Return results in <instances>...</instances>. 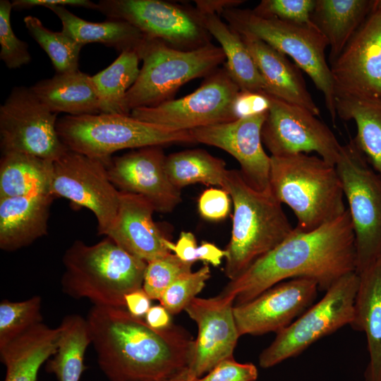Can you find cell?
Segmentation results:
<instances>
[{
    "label": "cell",
    "mask_w": 381,
    "mask_h": 381,
    "mask_svg": "<svg viewBox=\"0 0 381 381\" xmlns=\"http://www.w3.org/2000/svg\"><path fill=\"white\" fill-rule=\"evenodd\" d=\"M86 320L98 365L110 381H170L188 365L194 340L181 327L155 329L126 308L100 306Z\"/></svg>",
    "instance_id": "6da1fadb"
},
{
    "label": "cell",
    "mask_w": 381,
    "mask_h": 381,
    "mask_svg": "<svg viewBox=\"0 0 381 381\" xmlns=\"http://www.w3.org/2000/svg\"><path fill=\"white\" fill-rule=\"evenodd\" d=\"M356 245L348 210L336 219L310 231L293 233L259 258L225 286L219 294L248 302L287 279L314 280L326 291L344 275L356 272Z\"/></svg>",
    "instance_id": "7a4b0ae2"
},
{
    "label": "cell",
    "mask_w": 381,
    "mask_h": 381,
    "mask_svg": "<svg viewBox=\"0 0 381 381\" xmlns=\"http://www.w3.org/2000/svg\"><path fill=\"white\" fill-rule=\"evenodd\" d=\"M62 260L64 294L94 306L123 308L125 295L143 287L147 266L107 236L94 245L75 241Z\"/></svg>",
    "instance_id": "3957f363"
},
{
    "label": "cell",
    "mask_w": 381,
    "mask_h": 381,
    "mask_svg": "<svg viewBox=\"0 0 381 381\" xmlns=\"http://www.w3.org/2000/svg\"><path fill=\"white\" fill-rule=\"evenodd\" d=\"M221 188L229 193L234 205L224 271L231 280L288 238L294 228L270 188L253 189L239 170L227 169Z\"/></svg>",
    "instance_id": "277c9868"
},
{
    "label": "cell",
    "mask_w": 381,
    "mask_h": 381,
    "mask_svg": "<svg viewBox=\"0 0 381 381\" xmlns=\"http://www.w3.org/2000/svg\"><path fill=\"white\" fill-rule=\"evenodd\" d=\"M270 158V190L293 211L297 229L313 231L345 212V196L335 165L305 153Z\"/></svg>",
    "instance_id": "5b68a950"
},
{
    "label": "cell",
    "mask_w": 381,
    "mask_h": 381,
    "mask_svg": "<svg viewBox=\"0 0 381 381\" xmlns=\"http://www.w3.org/2000/svg\"><path fill=\"white\" fill-rule=\"evenodd\" d=\"M56 131L70 150L102 161L124 149L195 143L190 131H176L140 121L131 114L66 115L57 120Z\"/></svg>",
    "instance_id": "8992f818"
},
{
    "label": "cell",
    "mask_w": 381,
    "mask_h": 381,
    "mask_svg": "<svg viewBox=\"0 0 381 381\" xmlns=\"http://www.w3.org/2000/svg\"><path fill=\"white\" fill-rule=\"evenodd\" d=\"M222 15L226 23L239 34L259 39L291 58L322 93L327 110L335 122L336 95L325 56L329 43L313 23L298 24L263 17L255 14L252 9L238 7L228 8Z\"/></svg>",
    "instance_id": "52a82bcc"
},
{
    "label": "cell",
    "mask_w": 381,
    "mask_h": 381,
    "mask_svg": "<svg viewBox=\"0 0 381 381\" xmlns=\"http://www.w3.org/2000/svg\"><path fill=\"white\" fill-rule=\"evenodd\" d=\"M138 54L143 64L125 97L128 115L134 109L156 107L174 99L182 85L207 77L226 61L221 47L212 43L192 51H181L145 38Z\"/></svg>",
    "instance_id": "ba28073f"
},
{
    "label": "cell",
    "mask_w": 381,
    "mask_h": 381,
    "mask_svg": "<svg viewBox=\"0 0 381 381\" xmlns=\"http://www.w3.org/2000/svg\"><path fill=\"white\" fill-rule=\"evenodd\" d=\"M351 217L356 245V272L361 274L381 255V176L353 139L341 145L335 164Z\"/></svg>",
    "instance_id": "9c48e42d"
},
{
    "label": "cell",
    "mask_w": 381,
    "mask_h": 381,
    "mask_svg": "<svg viewBox=\"0 0 381 381\" xmlns=\"http://www.w3.org/2000/svg\"><path fill=\"white\" fill-rule=\"evenodd\" d=\"M360 277L350 272L326 291L295 321L277 334L272 344L259 356L261 368H271L295 357L314 342L351 324Z\"/></svg>",
    "instance_id": "30bf717a"
},
{
    "label": "cell",
    "mask_w": 381,
    "mask_h": 381,
    "mask_svg": "<svg viewBox=\"0 0 381 381\" xmlns=\"http://www.w3.org/2000/svg\"><path fill=\"white\" fill-rule=\"evenodd\" d=\"M97 5L108 18L126 21L145 38L173 49L192 51L212 43L195 7L163 0H101Z\"/></svg>",
    "instance_id": "8fae6325"
},
{
    "label": "cell",
    "mask_w": 381,
    "mask_h": 381,
    "mask_svg": "<svg viewBox=\"0 0 381 381\" xmlns=\"http://www.w3.org/2000/svg\"><path fill=\"white\" fill-rule=\"evenodd\" d=\"M240 91L224 66L205 77L189 95L156 107L134 109L131 115L140 121L176 131L231 122L238 119L235 102Z\"/></svg>",
    "instance_id": "7c38bea8"
},
{
    "label": "cell",
    "mask_w": 381,
    "mask_h": 381,
    "mask_svg": "<svg viewBox=\"0 0 381 381\" xmlns=\"http://www.w3.org/2000/svg\"><path fill=\"white\" fill-rule=\"evenodd\" d=\"M56 115L30 87H14L0 106L1 154L20 152L57 159L68 149L58 135Z\"/></svg>",
    "instance_id": "4fadbf2b"
},
{
    "label": "cell",
    "mask_w": 381,
    "mask_h": 381,
    "mask_svg": "<svg viewBox=\"0 0 381 381\" xmlns=\"http://www.w3.org/2000/svg\"><path fill=\"white\" fill-rule=\"evenodd\" d=\"M49 192L90 210L98 234L106 236L117 214L120 191L109 180L104 162L68 150L53 162Z\"/></svg>",
    "instance_id": "5bb4252c"
},
{
    "label": "cell",
    "mask_w": 381,
    "mask_h": 381,
    "mask_svg": "<svg viewBox=\"0 0 381 381\" xmlns=\"http://www.w3.org/2000/svg\"><path fill=\"white\" fill-rule=\"evenodd\" d=\"M268 96L270 107L261 135L271 156L315 152L335 165L341 145L331 129L308 109Z\"/></svg>",
    "instance_id": "9a60e30c"
},
{
    "label": "cell",
    "mask_w": 381,
    "mask_h": 381,
    "mask_svg": "<svg viewBox=\"0 0 381 381\" xmlns=\"http://www.w3.org/2000/svg\"><path fill=\"white\" fill-rule=\"evenodd\" d=\"M329 67L336 98L381 102V10L373 8Z\"/></svg>",
    "instance_id": "2e32d148"
},
{
    "label": "cell",
    "mask_w": 381,
    "mask_h": 381,
    "mask_svg": "<svg viewBox=\"0 0 381 381\" xmlns=\"http://www.w3.org/2000/svg\"><path fill=\"white\" fill-rule=\"evenodd\" d=\"M234 298L219 294L194 298L186 307L198 325V333L186 368L176 376L193 380L203 376L220 362L233 358L240 335L234 316Z\"/></svg>",
    "instance_id": "e0dca14e"
},
{
    "label": "cell",
    "mask_w": 381,
    "mask_h": 381,
    "mask_svg": "<svg viewBox=\"0 0 381 381\" xmlns=\"http://www.w3.org/2000/svg\"><path fill=\"white\" fill-rule=\"evenodd\" d=\"M318 290L314 280L295 278L278 283L248 302L234 305L238 334L279 333L311 306Z\"/></svg>",
    "instance_id": "ac0fdd59"
},
{
    "label": "cell",
    "mask_w": 381,
    "mask_h": 381,
    "mask_svg": "<svg viewBox=\"0 0 381 381\" xmlns=\"http://www.w3.org/2000/svg\"><path fill=\"white\" fill-rule=\"evenodd\" d=\"M267 112L190 131L196 143L220 148L240 164L244 181L253 189L270 188V156L263 149L262 128Z\"/></svg>",
    "instance_id": "d6986e66"
},
{
    "label": "cell",
    "mask_w": 381,
    "mask_h": 381,
    "mask_svg": "<svg viewBox=\"0 0 381 381\" xmlns=\"http://www.w3.org/2000/svg\"><path fill=\"white\" fill-rule=\"evenodd\" d=\"M162 146L138 148L106 164L112 184L119 190L141 195L155 212H171L181 202L180 190L170 181Z\"/></svg>",
    "instance_id": "ffe728a7"
},
{
    "label": "cell",
    "mask_w": 381,
    "mask_h": 381,
    "mask_svg": "<svg viewBox=\"0 0 381 381\" xmlns=\"http://www.w3.org/2000/svg\"><path fill=\"white\" fill-rule=\"evenodd\" d=\"M155 212L144 197L120 191L114 222L106 234L130 254L148 262L170 253L167 239L152 219Z\"/></svg>",
    "instance_id": "44dd1931"
},
{
    "label": "cell",
    "mask_w": 381,
    "mask_h": 381,
    "mask_svg": "<svg viewBox=\"0 0 381 381\" xmlns=\"http://www.w3.org/2000/svg\"><path fill=\"white\" fill-rule=\"evenodd\" d=\"M241 35L262 77L265 92L320 116V110L307 88L301 69L265 42L250 35Z\"/></svg>",
    "instance_id": "7402d4cb"
},
{
    "label": "cell",
    "mask_w": 381,
    "mask_h": 381,
    "mask_svg": "<svg viewBox=\"0 0 381 381\" xmlns=\"http://www.w3.org/2000/svg\"><path fill=\"white\" fill-rule=\"evenodd\" d=\"M52 194L0 198V248L14 251L47 234Z\"/></svg>",
    "instance_id": "603a6c76"
},
{
    "label": "cell",
    "mask_w": 381,
    "mask_h": 381,
    "mask_svg": "<svg viewBox=\"0 0 381 381\" xmlns=\"http://www.w3.org/2000/svg\"><path fill=\"white\" fill-rule=\"evenodd\" d=\"M358 275L350 326L366 335L370 361L365 372V381H381V255Z\"/></svg>",
    "instance_id": "cb8c5ba5"
},
{
    "label": "cell",
    "mask_w": 381,
    "mask_h": 381,
    "mask_svg": "<svg viewBox=\"0 0 381 381\" xmlns=\"http://www.w3.org/2000/svg\"><path fill=\"white\" fill-rule=\"evenodd\" d=\"M59 328L39 323L0 348L4 381H37L41 365L56 351Z\"/></svg>",
    "instance_id": "d4e9b609"
},
{
    "label": "cell",
    "mask_w": 381,
    "mask_h": 381,
    "mask_svg": "<svg viewBox=\"0 0 381 381\" xmlns=\"http://www.w3.org/2000/svg\"><path fill=\"white\" fill-rule=\"evenodd\" d=\"M37 97L53 113L71 116L100 114L99 101L92 75L80 71L56 73L30 87Z\"/></svg>",
    "instance_id": "484cf974"
},
{
    "label": "cell",
    "mask_w": 381,
    "mask_h": 381,
    "mask_svg": "<svg viewBox=\"0 0 381 381\" xmlns=\"http://www.w3.org/2000/svg\"><path fill=\"white\" fill-rule=\"evenodd\" d=\"M373 8V0H316L311 18L328 41L329 64L339 56Z\"/></svg>",
    "instance_id": "4316f807"
},
{
    "label": "cell",
    "mask_w": 381,
    "mask_h": 381,
    "mask_svg": "<svg viewBox=\"0 0 381 381\" xmlns=\"http://www.w3.org/2000/svg\"><path fill=\"white\" fill-rule=\"evenodd\" d=\"M61 20L62 30L76 42L85 45L99 43L122 52L135 50L138 52L145 37L129 23L119 20L94 23L80 18L64 6L48 8Z\"/></svg>",
    "instance_id": "83f0119b"
},
{
    "label": "cell",
    "mask_w": 381,
    "mask_h": 381,
    "mask_svg": "<svg viewBox=\"0 0 381 381\" xmlns=\"http://www.w3.org/2000/svg\"><path fill=\"white\" fill-rule=\"evenodd\" d=\"M201 14L205 28L218 41L225 54L224 66L240 90L265 92L262 77L241 35L219 16Z\"/></svg>",
    "instance_id": "f1b7e54d"
},
{
    "label": "cell",
    "mask_w": 381,
    "mask_h": 381,
    "mask_svg": "<svg viewBox=\"0 0 381 381\" xmlns=\"http://www.w3.org/2000/svg\"><path fill=\"white\" fill-rule=\"evenodd\" d=\"M52 164L25 153L1 154L0 198L50 194Z\"/></svg>",
    "instance_id": "f546056e"
},
{
    "label": "cell",
    "mask_w": 381,
    "mask_h": 381,
    "mask_svg": "<svg viewBox=\"0 0 381 381\" xmlns=\"http://www.w3.org/2000/svg\"><path fill=\"white\" fill-rule=\"evenodd\" d=\"M59 328L57 349L47 361L46 370L54 373L58 381H79L85 368V353L91 344L87 320L80 315H68Z\"/></svg>",
    "instance_id": "4dcf8cb0"
},
{
    "label": "cell",
    "mask_w": 381,
    "mask_h": 381,
    "mask_svg": "<svg viewBox=\"0 0 381 381\" xmlns=\"http://www.w3.org/2000/svg\"><path fill=\"white\" fill-rule=\"evenodd\" d=\"M336 110L341 119L355 121L357 134L353 140L381 176V102L337 97Z\"/></svg>",
    "instance_id": "1f68e13d"
},
{
    "label": "cell",
    "mask_w": 381,
    "mask_h": 381,
    "mask_svg": "<svg viewBox=\"0 0 381 381\" xmlns=\"http://www.w3.org/2000/svg\"><path fill=\"white\" fill-rule=\"evenodd\" d=\"M140 61L136 51H123L108 67L92 75L101 113L128 115L124 99L139 75Z\"/></svg>",
    "instance_id": "d6a6232c"
},
{
    "label": "cell",
    "mask_w": 381,
    "mask_h": 381,
    "mask_svg": "<svg viewBox=\"0 0 381 381\" xmlns=\"http://www.w3.org/2000/svg\"><path fill=\"white\" fill-rule=\"evenodd\" d=\"M165 169L171 183L179 190L201 183L222 186L226 164L202 149L188 150L166 157Z\"/></svg>",
    "instance_id": "836d02e7"
},
{
    "label": "cell",
    "mask_w": 381,
    "mask_h": 381,
    "mask_svg": "<svg viewBox=\"0 0 381 381\" xmlns=\"http://www.w3.org/2000/svg\"><path fill=\"white\" fill-rule=\"evenodd\" d=\"M24 23L30 36L49 56L56 73L78 70L79 56L83 44L63 31L55 32L47 28L36 17H25Z\"/></svg>",
    "instance_id": "e575fe53"
},
{
    "label": "cell",
    "mask_w": 381,
    "mask_h": 381,
    "mask_svg": "<svg viewBox=\"0 0 381 381\" xmlns=\"http://www.w3.org/2000/svg\"><path fill=\"white\" fill-rule=\"evenodd\" d=\"M42 299L39 296L0 303V348L20 336L33 326L42 322Z\"/></svg>",
    "instance_id": "d590c367"
},
{
    "label": "cell",
    "mask_w": 381,
    "mask_h": 381,
    "mask_svg": "<svg viewBox=\"0 0 381 381\" xmlns=\"http://www.w3.org/2000/svg\"><path fill=\"white\" fill-rule=\"evenodd\" d=\"M192 263L182 261L171 253L147 262L143 289L152 300H159L179 277L191 272Z\"/></svg>",
    "instance_id": "8d00e7d4"
},
{
    "label": "cell",
    "mask_w": 381,
    "mask_h": 381,
    "mask_svg": "<svg viewBox=\"0 0 381 381\" xmlns=\"http://www.w3.org/2000/svg\"><path fill=\"white\" fill-rule=\"evenodd\" d=\"M210 277V270L207 265L196 272L181 276L164 291L159 299L160 304L171 315L180 313L202 290Z\"/></svg>",
    "instance_id": "74e56055"
},
{
    "label": "cell",
    "mask_w": 381,
    "mask_h": 381,
    "mask_svg": "<svg viewBox=\"0 0 381 381\" xmlns=\"http://www.w3.org/2000/svg\"><path fill=\"white\" fill-rule=\"evenodd\" d=\"M12 3L0 1V59L10 69L18 68L31 61L28 44L15 35L11 23Z\"/></svg>",
    "instance_id": "f35d334b"
},
{
    "label": "cell",
    "mask_w": 381,
    "mask_h": 381,
    "mask_svg": "<svg viewBox=\"0 0 381 381\" xmlns=\"http://www.w3.org/2000/svg\"><path fill=\"white\" fill-rule=\"evenodd\" d=\"M316 0H262L252 11L263 17H273L298 24L313 23Z\"/></svg>",
    "instance_id": "ab89813d"
},
{
    "label": "cell",
    "mask_w": 381,
    "mask_h": 381,
    "mask_svg": "<svg viewBox=\"0 0 381 381\" xmlns=\"http://www.w3.org/2000/svg\"><path fill=\"white\" fill-rule=\"evenodd\" d=\"M257 378L258 370L254 364L240 363L233 358L220 362L199 378L186 380L175 376L170 381H255Z\"/></svg>",
    "instance_id": "60d3db41"
},
{
    "label": "cell",
    "mask_w": 381,
    "mask_h": 381,
    "mask_svg": "<svg viewBox=\"0 0 381 381\" xmlns=\"http://www.w3.org/2000/svg\"><path fill=\"white\" fill-rule=\"evenodd\" d=\"M231 201L229 193L222 188H210L200 194L198 201V212L205 219L222 220L230 212Z\"/></svg>",
    "instance_id": "b9f144b4"
},
{
    "label": "cell",
    "mask_w": 381,
    "mask_h": 381,
    "mask_svg": "<svg viewBox=\"0 0 381 381\" xmlns=\"http://www.w3.org/2000/svg\"><path fill=\"white\" fill-rule=\"evenodd\" d=\"M270 99L265 92L240 91L235 102V113L238 119L267 112Z\"/></svg>",
    "instance_id": "7bdbcfd3"
},
{
    "label": "cell",
    "mask_w": 381,
    "mask_h": 381,
    "mask_svg": "<svg viewBox=\"0 0 381 381\" xmlns=\"http://www.w3.org/2000/svg\"><path fill=\"white\" fill-rule=\"evenodd\" d=\"M13 9L16 11L30 9L36 6H77L88 9L97 10V4L89 0H14L12 2Z\"/></svg>",
    "instance_id": "ee69618b"
},
{
    "label": "cell",
    "mask_w": 381,
    "mask_h": 381,
    "mask_svg": "<svg viewBox=\"0 0 381 381\" xmlns=\"http://www.w3.org/2000/svg\"><path fill=\"white\" fill-rule=\"evenodd\" d=\"M196 238L194 234L189 231H181L176 243L169 241L168 248L170 251L182 261L193 264L197 260L198 249Z\"/></svg>",
    "instance_id": "f6af8a7d"
},
{
    "label": "cell",
    "mask_w": 381,
    "mask_h": 381,
    "mask_svg": "<svg viewBox=\"0 0 381 381\" xmlns=\"http://www.w3.org/2000/svg\"><path fill=\"white\" fill-rule=\"evenodd\" d=\"M151 300L142 287L125 295V308L133 317L143 319L151 308Z\"/></svg>",
    "instance_id": "bcb514c9"
},
{
    "label": "cell",
    "mask_w": 381,
    "mask_h": 381,
    "mask_svg": "<svg viewBox=\"0 0 381 381\" xmlns=\"http://www.w3.org/2000/svg\"><path fill=\"white\" fill-rule=\"evenodd\" d=\"M245 2L242 0H196L195 8L201 13H210L221 16L230 8L238 7Z\"/></svg>",
    "instance_id": "7dc6e473"
},
{
    "label": "cell",
    "mask_w": 381,
    "mask_h": 381,
    "mask_svg": "<svg viewBox=\"0 0 381 381\" xmlns=\"http://www.w3.org/2000/svg\"><path fill=\"white\" fill-rule=\"evenodd\" d=\"M144 320L150 327L155 329H166L171 325V314L161 304L151 306Z\"/></svg>",
    "instance_id": "c3c4849f"
},
{
    "label": "cell",
    "mask_w": 381,
    "mask_h": 381,
    "mask_svg": "<svg viewBox=\"0 0 381 381\" xmlns=\"http://www.w3.org/2000/svg\"><path fill=\"white\" fill-rule=\"evenodd\" d=\"M226 255V250H222L214 243L202 241L197 249V260L210 263L214 267L221 264L222 259Z\"/></svg>",
    "instance_id": "681fc988"
},
{
    "label": "cell",
    "mask_w": 381,
    "mask_h": 381,
    "mask_svg": "<svg viewBox=\"0 0 381 381\" xmlns=\"http://www.w3.org/2000/svg\"><path fill=\"white\" fill-rule=\"evenodd\" d=\"M373 8L381 10V0H373Z\"/></svg>",
    "instance_id": "f907efd6"
}]
</instances>
